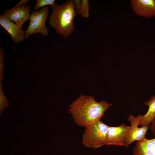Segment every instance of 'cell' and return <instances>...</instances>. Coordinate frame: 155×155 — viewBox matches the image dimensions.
<instances>
[{"mask_svg":"<svg viewBox=\"0 0 155 155\" xmlns=\"http://www.w3.org/2000/svg\"><path fill=\"white\" fill-rule=\"evenodd\" d=\"M112 105V103L104 100L97 102L92 96L82 94L69 105V111L75 123L85 127L100 120Z\"/></svg>","mask_w":155,"mask_h":155,"instance_id":"1","label":"cell"},{"mask_svg":"<svg viewBox=\"0 0 155 155\" xmlns=\"http://www.w3.org/2000/svg\"><path fill=\"white\" fill-rule=\"evenodd\" d=\"M50 6L52 12L49 25L57 34L67 38L76 30L73 20L77 13L74 0H68L61 4L55 3Z\"/></svg>","mask_w":155,"mask_h":155,"instance_id":"2","label":"cell"},{"mask_svg":"<svg viewBox=\"0 0 155 155\" xmlns=\"http://www.w3.org/2000/svg\"><path fill=\"white\" fill-rule=\"evenodd\" d=\"M108 127L100 120L86 126L82 144L86 147L95 149L106 145Z\"/></svg>","mask_w":155,"mask_h":155,"instance_id":"3","label":"cell"},{"mask_svg":"<svg viewBox=\"0 0 155 155\" xmlns=\"http://www.w3.org/2000/svg\"><path fill=\"white\" fill-rule=\"evenodd\" d=\"M49 12L47 6L41 8L40 10L34 11L30 14V24L25 31V38L27 39L30 36L37 33H40L44 36L49 35V31L45 25Z\"/></svg>","mask_w":155,"mask_h":155,"instance_id":"4","label":"cell"},{"mask_svg":"<svg viewBox=\"0 0 155 155\" xmlns=\"http://www.w3.org/2000/svg\"><path fill=\"white\" fill-rule=\"evenodd\" d=\"M130 129V126L123 124L117 127L108 126L106 145L125 146Z\"/></svg>","mask_w":155,"mask_h":155,"instance_id":"5","label":"cell"},{"mask_svg":"<svg viewBox=\"0 0 155 155\" xmlns=\"http://www.w3.org/2000/svg\"><path fill=\"white\" fill-rule=\"evenodd\" d=\"M142 117L143 115L140 114L136 117L130 115L128 117L127 120L130 122L131 125L126 148L134 141H142L146 138V135L150 125L138 127Z\"/></svg>","mask_w":155,"mask_h":155,"instance_id":"6","label":"cell"},{"mask_svg":"<svg viewBox=\"0 0 155 155\" xmlns=\"http://www.w3.org/2000/svg\"><path fill=\"white\" fill-rule=\"evenodd\" d=\"M0 25L10 35L14 43L18 44L24 40L25 31L22 29V25L16 24L3 15L0 16Z\"/></svg>","mask_w":155,"mask_h":155,"instance_id":"7","label":"cell"},{"mask_svg":"<svg viewBox=\"0 0 155 155\" xmlns=\"http://www.w3.org/2000/svg\"><path fill=\"white\" fill-rule=\"evenodd\" d=\"M130 2L136 14L146 18L155 16V0H131Z\"/></svg>","mask_w":155,"mask_h":155,"instance_id":"8","label":"cell"},{"mask_svg":"<svg viewBox=\"0 0 155 155\" xmlns=\"http://www.w3.org/2000/svg\"><path fill=\"white\" fill-rule=\"evenodd\" d=\"M32 9L31 6H23L5 10L3 15L6 16L11 21L18 25H23L26 21L29 20Z\"/></svg>","mask_w":155,"mask_h":155,"instance_id":"9","label":"cell"},{"mask_svg":"<svg viewBox=\"0 0 155 155\" xmlns=\"http://www.w3.org/2000/svg\"><path fill=\"white\" fill-rule=\"evenodd\" d=\"M133 155H155V137L137 141L133 150Z\"/></svg>","mask_w":155,"mask_h":155,"instance_id":"10","label":"cell"},{"mask_svg":"<svg viewBox=\"0 0 155 155\" xmlns=\"http://www.w3.org/2000/svg\"><path fill=\"white\" fill-rule=\"evenodd\" d=\"M148 106L146 113L143 115L142 118L139 123L141 127L148 126L155 120V95L152 96L144 103Z\"/></svg>","mask_w":155,"mask_h":155,"instance_id":"11","label":"cell"},{"mask_svg":"<svg viewBox=\"0 0 155 155\" xmlns=\"http://www.w3.org/2000/svg\"><path fill=\"white\" fill-rule=\"evenodd\" d=\"M90 6L88 0H81L80 16L84 18H87L90 16Z\"/></svg>","mask_w":155,"mask_h":155,"instance_id":"12","label":"cell"},{"mask_svg":"<svg viewBox=\"0 0 155 155\" xmlns=\"http://www.w3.org/2000/svg\"><path fill=\"white\" fill-rule=\"evenodd\" d=\"M55 0H36L34 8V11H37L40 8H42L47 5L50 6L55 4Z\"/></svg>","mask_w":155,"mask_h":155,"instance_id":"13","label":"cell"},{"mask_svg":"<svg viewBox=\"0 0 155 155\" xmlns=\"http://www.w3.org/2000/svg\"><path fill=\"white\" fill-rule=\"evenodd\" d=\"M74 1L77 14L80 16L81 13V0H74Z\"/></svg>","mask_w":155,"mask_h":155,"instance_id":"14","label":"cell"},{"mask_svg":"<svg viewBox=\"0 0 155 155\" xmlns=\"http://www.w3.org/2000/svg\"><path fill=\"white\" fill-rule=\"evenodd\" d=\"M29 1H30L29 0H21L13 7L16 8L25 5Z\"/></svg>","mask_w":155,"mask_h":155,"instance_id":"15","label":"cell"},{"mask_svg":"<svg viewBox=\"0 0 155 155\" xmlns=\"http://www.w3.org/2000/svg\"><path fill=\"white\" fill-rule=\"evenodd\" d=\"M151 125L150 126V130L155 137V120L152 123Z\"/></svg>","mask_w":155,"mask_h":155,"instance_id":"16","label":"cell"}]
</instances>
